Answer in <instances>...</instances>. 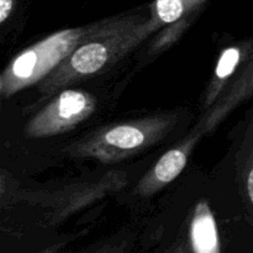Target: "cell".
Returning a JSON list of instances; mask_svg holds the SVG:
<instances>
[{
    "label": "cell",
    "instance_id": "cell-7",
    "mask_svg": "<svg viewBox=\"0 0 253 253\" xmlns=\"http://www.w3.org/2000/svg\"><path fill=\"white\" fill-rule=\"evenodd\" d=\"M158 16L165 22H174L182 16L183 2L182 0H157Z\"/></svg>",
    "mask_w": 253,
    "mask_h": 253
},
{
    "label": "cell",
    "instance_id": "cell-6",
    "mask_svg": "<svg viewBox=\"0 0 253 253\" xmlns=\"http://www.w3.org/2000/svg\"><path fill=\"white\" fill-rule=\"evenodd\" d=\"M37 56L36 51H27L17 57L16 61L12 64V73L17 78H30L34 74V71L37 66Z\"/></svg>",
    "mask_w": 253,
    "mask_h": 253
},
{
    "label": "cell",
    "instance_id": "cell-5",
    "mask_svg": "<svg viewBox=\"0 0 253 253\" xmlns=\"http://www.w3.org/2000/svg\"><path fill=\"white\" fill-rule=\"evenodd\" d=\"M110 145L120 148H135L143 142V133L132 126H119L109 131L105 136Z\"/></svg>",
    "mask_w": 253,
    "mask_h": 253
},
{
    "label": "cell",
    "instance_id": "cell-8",
    "mask_svg": "<svg viewBox=\"0 0 253 253\" xmlns=\"http://www.w3.org/2000/svg\"><path fill=\"white\" fill-rule=\"evenodd\" d=\"M240 61V51L237 48H229L222 53L216 67V76L219 78L229 77L235 71Z\"/></svg>",
    "mask_w": 253,
    "mask_h": 253
},
{
    "label": "cell",
    "instance_id": "cell-12",
    "mask_svg": "<svg viewBox=\"0 0 253 253\" xmlns=\"http://www.w3.org/2000/svg\"><path fill=\"white\" fill-rule=\"evenodd\" d=\"M174 253H184V252H182V251H177V252H174Z\"/></svg>",
    "mask_w": 253,
    "mask_h": 253
},
{
    "label": "cell",
    "instance_id": "cell-4",
    "mask_svg": "<svg viewBox=\"0 0 253 253\" xmlns=\"http://www.w3.org/2000/svg\"><path fill=\"white\" fill-rule=\"evenodd\" d=\"M187 163V156L180 150H172L166 153L156 166L155 174L158 180L168 183L174 179Z\"/></svg>",
    "mask_w": 253,
    "mask_h": 253
},
{
    "label": "cell",
    "instance_id": "cell-10",
    "mask_svg": "<svg viewBox=\"0 0 253 253\" xmlns=\"http://www.w3.org/2000/svg\"><path fill=\"white\" fill-rule=\"evenodd\" d=\"M247 185H249V193H250V198H251L252 203H253V169L250 172V175H249V183H247Z\"/></svg>",
    "mask_w": 253,
    "mask_h": 253
},
{
    "label": "cell",
    "instance_id": "cell-3",
    "mask_svg": "<svg viewBox=\"0 0 253 253\" xmlns=\"http://www.w3.org/2000/svg\"><path fill=\"white\" fill-rule=\"evenodd\" d=\"M53 106L57 119L63 123H69L73 119L79 118V115L85 110L86 99L78 91L67 90L59 95Z\"/></svg>",
    "mask_w": 253,
    "mask_h": 253
},
{
    "label": "cell",
    "instance_id": "cell-2",
    "mask_svg": "<svg viewBox=\"0 0 253 253\" xmlns=\"http://www.w3.org/2000/svg\"><path fill=\"white\" fill-rule=\"evenodd\" d=\"M108 61V51L100 43H89L77 49L72 56L71 64L77 72L83 74L99 71Z\"/></svg>",
    "mask_w": 253,
    "mask_h": 253
},
{
    "label": "cell",
    "instance_id": "cell-1",
    "mask_svg": "<svg viewBox=\"0 0 253 253\" xmlns=\"http://www.w3.org/2000/svg\"><path fill=\"white\" fill-rule=\"evenodd\" d=\"M190 239L194 253H220L216 224L205 205H200L197 209L190 229Z\"/></svg>",
    "mask_w": 253,
    "mask_h": 253
},
{
    "label": "cell",
    "instance_id": "cell-11",
    "mask_svg": "<svg viewBox=\"0 0 253 253\" xmlns=\"http://www.w3.org/2000/svg\"><path fill=\"white\" fill-rule=\"evenodd\" d=\"M96 253H118V252H114V251H109V250H106V251H100V252H96Z\"/></svg>",
    "mask_w": 253,
    "mask_h": 253
},
{
    "label": "cell",
    "instance_id": "cell-9",
    "mask_svg": "<svg viewBox=\"0 0 253 253\" xmlns=\"http://www.w3.org/2000/svg\"><path fill=\"white\" fill-rule=\"evenodd\" d=\"M12 7V0H0V22H4L9 16Z\"/></svg>",
    "mask_w": 253,
    "mask_h": 253
}]
</instances>
